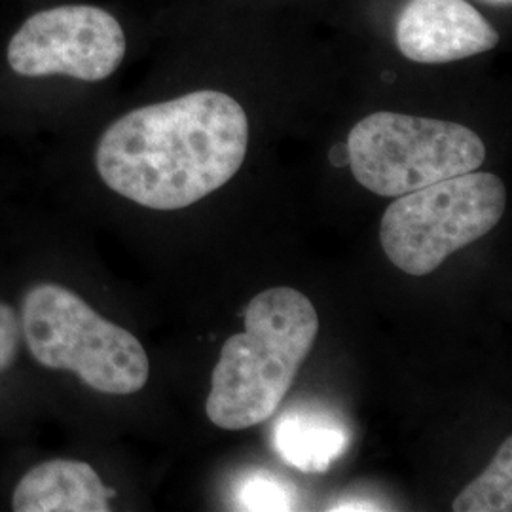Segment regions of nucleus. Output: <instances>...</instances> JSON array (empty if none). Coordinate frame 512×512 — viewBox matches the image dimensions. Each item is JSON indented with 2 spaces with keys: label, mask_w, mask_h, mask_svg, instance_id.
Wrapping results in <instances>:
<instances>
[{
  "label": "nucleus",
  "mask_w": 512,
  "mask_h": 512,
  "mask_svg": "<svg viewBox=\"0 0 512 512\" xmlns=\"http://www.w3.org/2000/svg\"><path fill=\"white\" fill-rule=\"evenodd\" d=\"M330 511H380V507H372L368 501H348L332 507Z\"/></svg>",
  "instance_id": "nucleus-13"
},
{
  "label": "nucleus",
  "mask_w": 512,
  "mask_h": 512,
  "mask_svg": "<svg viewBox=\"0 0 512 512\" xmlns=\"http://www.w3.org/2000/svg\"><path fill=\"white\" fill-rule=\"evenodd\" d=\"M456 512L512 511V439L497 450L492 463L454 499Z\"/></svg>",
  "instance_id": "nucleus-10"
},
{
  "label": "nucleus",
  "mask_w": 512,
  "mask_h": 512,
  "mask_svg": "<svg viewBox=\"0 0 512 512\" xmlns=\"http://www.w3.org/2000/svg\"><path fill=\"white\" fill-rule=\"evenodd\" d=\"M19 327L38 365L71 372L97 393L135 395L147 385L150 361L139 338L59 283H37L23 294Z\"/></svg>",
  "instance_id": "nucleus-3"
},
{
  "label": "nucleus",
  "mask_w": 512,
  "mask_h": 512,
  "mask_svg": "<svg viewBox=\"0 0 512 512\" xmlns=\"http://www.w3.org/2000/svg\"><path fill=\"white\" fill-rule=\"evenodd\" d=\"M395 38L406 59L423 65L484 54L499 42L494 25L467 0H408Z\"/></svg>",
  "instance_id": "nucleus-7"
},
{
  "label": "nucleus",
  "mask_w": 512,
  "mask_h": 512,
  "mask_svg": "<svg viewBox=\"0 0 512 512\" xmlns=\"http://www.w3.org/2000/svg\"><path fill=\"white\" fill-rule=\"evenodd\" d=\"M116 492L105 486L90 463L48 459L19 478L12 509L16 512H107Z\"/></svg>",
  "instance_id": "nucleus-8"
},
{
  "label": "nucleus",
  "mask_w": 512,
  "mask_h": 512,
  "mask_svg": "<svg viewBox=\"0 0 512 512\" xmlns=\"http://www.w3.org/2000/svg\"><path fill=\"white\" fill-rule=\"evenodd\" d=\"M239 511H296L298 495L291 484L266 471L249 473L239 480L236 488Z\"/></svg>",
  "instance_id": "nucleus-11"
},
{
  "label": "nucleus",
  "mask_w": 512,
  "mask_h": 512,
  "mask_svg": "<svg viewBox=\"0 0 512 512\" xmlns=\"http://www.w3.org/2000/svg\"><path fill=\"white\" fill-rule=\"evenodd\" d=\"M486 2H494V4H511V0H486Z\"/></svg>",
  "instance_id": "nucleus-14"
},
{
  "label": "nucleus",
  "mask_w": 512,
  "mask_h": 512,
  "mask_svg": "<svg viewBox=\"0 0 512 512\" xmlns=\"http://www.w3.org/2000/svg\"><path fill=\"white\" fill-rule=\"evenodd\" d=\"M21 346V327L16 310L0 302V374L16 363Z\"/></svg>",
  "instance_id": "nucleus-12"
},
{
  "label": "nucleus",
  "mask_w": 512,
  "mask_h": 512,
  "mask_svg": "<svg viewBox=\"0 0 512 512\" xmlns=\"http://www.w3.org/2000/svg\"><path fill=\"white\" fill-rule=\"evenodd\" d=\"M249 120L228 93H186L131 110L95 150L101 181L129 202L177 211L222 188L245 162Z\"/></svg>",
  "instance_id": "nucleus-1"
},
{
  "label": "nucleus",
  "mask_w": 512,
  "mask_h": 512,
  "mask_svg": "<svg viewBox=\"0 0 512 512\" xmlns=\"http://www.w3.org/2000/svg\"><path fill=\"white\" fill-rule=\"evenodd\" d=\"M349 442L348 425L319 408H291L275 421V452L302 473H327L348 450Z\"/></svg>",
  "instance_id": "nucleus-9"
},
{
  "label": "nucleus",
  "mask_w": 512,
  "mask_h": 512,
  "mask_svg": "<svg viewBox=\"0 0 512 512\" xmlns=\"http://www.w3.org/2000/svg\"><path fill=\"white\" fill-rule=\"evenodd\" d=\"M243 317L245 330L220 349L205 403L207 418L226 431L274 416L319 334L310 298L289 287L256 294Z\"/></svg>",
  "instance_id": "nucleus-2"
},
{
  "label": "nucleus",
  "mask_w": 512,
  "mask_h": 512,
  "mask_svg": "<svg viewBox=\"0 0 512 512\" xmlns=\"http://www.w3.org/2000/svg\"><path fill=\"white\" fill-rule=\"evenodd\" d=\"M346 148L357 183L384 198L476 171L486 160V147L475 131L387 110L353 126Z\"/></svg>",
  "instance_id": "nucleus-5"
},
{
  "label": "nucleus",
  "mask_w": 512,
  "mask_h": 512,
  "mask_svg": "<svg viewBox=\"0 0 512 512\" xmlns=\"http://www.w3.org/2000/svg\"><path fill=\"white\" fill-rule=\"evenodd\" d=\"M126 55V35L109 12L67 4L27 19L8 44V65L21 76L61 74L84 82H101Z\"/></svg>",
  "instance_id": "nucleus-6"
},
{
  "label": "nucleus",
  "mask_w": 512,
  "mask_h": 512,
  "mask_svg": "<svg viewBox=\"0 0 512 512\" xmlns=\"http://www.w3.org/2000/svg\"><path fill=\"white\" fill-rule=\"evenodd\" d=\"M507 190L492 173L469 171L399 196L385 209L380 243L404 274L423 277L490 234L505 215Z\"/></svg>",
  "instance_id": "nucleus-4"
}]
</instances>
